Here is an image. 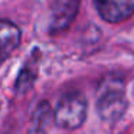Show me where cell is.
Listing matches in <instances>:
<instances>
[{
	"label": "cell",
	"mask_w": 134,
	"mask_h": 134,
	"mask_svg": "<svg viewBox=\"0 0 134 134\" xmlns=\"http://www.w3.org/2000/svg\"><path fill=\"white\" fill-rule=\"evenodd\" d=\"M87 110V99L81 92H66L55 108V124L64 130H76L84 124Z\"/></svg>",
	"instance_id": "7a4b0ae2"
},
{
	"label": "cell",
	"mask_w": 134,
	"mask_h": 134,
	"mask_svg": "<svg viewBox=\"0 0 134 134\" xmlns=\"http://www.w3.org/2000/svg\"><path fill=\"white\" fill-rule=\"evenodd\" d=\"M99 16L110 23H118L134 13V0H95Z\"/></svg>",
	"instance_id": "277c9868"
},
{
	"label": "cell",
	"mask_w": 134,
	"mask_h": 134,
	"mask_svg": "<svg viewBox=\"0 0 134 134\" xmlns=\"http://www.w3.org/2000/svg\"><path fill=\"white\" fill-rule=\"evenodd\" d=\"M124 82L120 76L110 75L101 81L97 91V111L102 121L115 122L127 110Z\"/></svg>",
	"instance_id": "6da1fadb"
},
{
	"label": "cell",
	"mask_w": 134,
	"mask_h": 134,
	"mask_svg": "<svg viewBox=\"0 0 134 134\" xmlns=\"http://www.w3.org/2000/svg\"><path fill=\"white\" fill-rule=\"evenodd\" d=\"M81 0H55L51 15V32L66 30L76 18Z\"/></svg>",
	"instance_id": "3957f363"
},
{
	"label": "cell",
	"mask_w": 134,
	"mask_h": 134,
	"mask_svg": "<svg viewBox=\"0 0 134 134\" xmlns=\"http://www.w3.org/2000/svg\"><path fill=\"white\" fill-rule=\"evenodd\" d=\"M36 79V71L35 68H32L30 65H26L25 68H22L20 74L18 76V81H16V90L19 92H26L30 87L33 85Z\"/></svg>",
	"instance_id": "52a82bcc"
},
{
	"label": "cell",
	"mask_w": 134,
	"mask_h": 134,
	"mask_svg": "<svg viewBox=\"0 0 134 134\" xmlns=\"http://www.w3.org/2000/svg\"><path fill=\"white\" fill-rule=\"evenodd\" d=\"M52 121H55V111H52L48 101H41L32 114V124L35 130L45 133L49 130Z\"/></svg>",
	"instance_id": "8992f818"
},
{
	"label": "cell",
	"mask_w": 134,
	"mask_h": 134,
	"mask_svg": "<svg viewBox=\"0 0 134 134\" xmlns=\"http://www.w3.org/2000/svg\"><path fill=\"white\" fill-rule=\"evenodd\" d=\"M20 29L10 20L0 22V51H2V61L7 59V56L20 45Z\"/></svg>",
	"instance_id": "5b68a950"
}]
</instances>
